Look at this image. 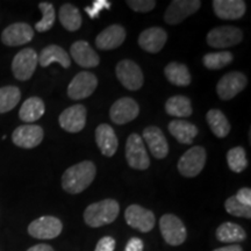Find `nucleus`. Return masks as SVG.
Listing matches in <instances>:
<instances>
[{
	"label": "nucleus",
	"instance_id": "1",
	"mask_svg": "<svg viewBox=\"0 0 251 251\" xmlns=\"http://www.w3.org/2000/svg\"><path fill=\"white\" fill-rule=\"evenodd\" d=\"M97 175L96 164L91 161H83L70 166L62 177V186L65 192L78 194L85 191L92 184Z\"/></svg>",
	"mask_w": 251,
	"mask_h": 251
},
{
	"label": "nucleus",
	"instance_id": "2",
	"mask_svg": "<svg viewBox=\"0 0 251 251\" xmlns=\"http://www.w3.org/2000/svg\"><path fill=\"white\" fill-rule=\"evenodd\" d=\"M120 205L114 199H105L91 203L84 212V221L92 228H99L109 225L117 220Z\"/></svg>",
	"mask_w": 251,
	"mask_h": 251
},
{
	"label": "nucleus",
	"instance_id": "3",
	"mask_svg": "<svg viewBox=\"0 0 251 251\" xmlns=\"http://www.w3.org/2000/svg\"><path fill=\"white\" fill-rule=\"evenodd\" d=\"M126 159L128 165L135 170H147L150 166V158L141 135H129L126 143Z\"/></svg>",
	"mask_w": 251,
	"mask_h": 251
},
{
	"label": "nucleus",
	"instance_id": "4",
	"mask_svg": "<svg viewBox=\"0 0 251 251\" xmlns=\"http://www.w3.org/2000/svg\"><path fill=\"white\" fill-rule=\"evenodd\" d=\"M206 150L200 146L188 149L178 161V171L187 178L197 177L206 164Z\"/></svg>",
	"mask_w": 251,
	"mask_h": 251
},
{
	"label": "nucleus",
	"instance_id": "5",
	"mask_svg": "<svg viewBox=\"0 0 251 251\" xmlns=\"http://www.w3.org/2000/svg\"><path fill=\"white\" fill-rule=\"evenodd\" d=\"M159 229L165 242L177 247L186 241L187 230L183 221L174 214H165L159 220Z\"/></svg>",
	"mask_w": 251,
	"mask_h": 251
},
{
	"label": "nucleus",
	"instance_id": "6",
	"mask_svg": "<svg viewBox=\"0 0 251 251\" xmlns=\"http://www.w3.org/2000/svg\"><path fill=\"white\" fill-rule=\"evenodd\" d=\"M39 64V55L34 49L26 48L19 51L12 61V72L19 80H28Z\"/></svg>",
	"mask_w": 251,
	"mask_h": 251
},
{
	"label": "nucleus",
	"instance_id": "7",
	"mask_svg": "<svg viewBox=\"0 0 251 251\" xmlns=\"http://www.w3.org/2000/svg\"><path fill=\"white\" fill-rule=\"evenodd\" d=\"M243 39V33L240 28L233 26L216 27L207 34L208 46L216 49L230 48L238 45Z\"/></svg>",
	"mask_w": 251,
	"mask_h": 251
},
{
	"label": "nucleus",
	"instance_id": "8",
	"mask_svg": "<svg viewBox=\"0 0 251 251\" xmlns=\"http://www.w3.org/2000/svg\"><path fill=\"white\" fill-rule=\"evenodd\" d=\"M63 230L61 220L55 216H41L28 226V234L39 240H52Z\"/></svg>",
	"mask_w": 251,
	"mask_h": 251
},
{
	"label": "nucleus",
	"instance_id": "9",
	"mask_svg": "<svg viewBox=\"0 0 251 251\" xmlns=\"http://www.w3.org/2000/svg\"><path fill=\"white\" fill-rule=\"evenodd\" d=\"M118 79L126 89L129 91H137L143 85L142 70L136 63L130 59H124L118 63L115 68Z\"/></svg>",
	"mask_w": 251,
	"mask_h": 251
},
{
	"label": "nucleus",
	"instance_id": "10",
	"mask_svg": "<svg viewBox=\"0 0 251 251\" xmlns=\"http://www.w3.org/2000/svg\"><path fill=\"white\" fill-rule=\"evenodd\" d=\"M98 86V79L93 74L81 71L74 77L68 86V96L72 100L89 98Z\"/></svg>",
	"mask_w": 251,
	"mask_h": 251
},
{
	"label": "nucleus",
	"instance_id": "11",
	"mask_svg": "<svg viewBox=\"0 0 251 251\" xmlns=\"http://www.w3.org/2000/svg\"><path fill=\"white\" fill-rule=\"evenodd\" d=\"M248 79L242 72L233 71L225 75L216 85V93L222 100H230L246 89Z\"/></svg>",
	"mask_w": 251,
	"mask_h": 251
},
{
	"label": "nucleus",
	"instance_id": "12",
	"mask_svg": "<svg viewBox=\"0 0 251 251\" xmlns=\"http://www.w3.org/2000/svg\"><path fill=\"white\" fill-rule=\"evenodd\" d=\"M125 219L131 228L141 233H149L155 226V214L140 205H130L126 209Z\"/></svg>",
	"mask_w": 251,
	"mask_h": 251
},
{
	"label": "nucleus",
	"instance_id": "13",
	"mask_svg": "<svg viewBox=\"0 0 251 251\" xmlns=\"http://www.w3.org/2000/svg\"><path fill=\"white\" fill-rule=\"evenodd\" d=\"M201 6L199 0H174L165 11L164 20L168 25H178L196 13Z\"/></svg>",
	"mask_w": 251,
	"mask_h": 251
},
{
	"label": "nucleus",
	"instance_id": "14",
	"mask_svg": "<svg viewBox=\"0 0 251 251\" xmlns=\"http://www.w3.org/2000/svg\"><path fill=\"white\" fill-rule=\"evenodd\" d=\"M140 113L139 103L133 98L125 97L115 101L109 109L111 120L117 125H126L135 120Z\"/></svg>",
	"mask_w": 251,
	"mask_h": 251
},
{
	"label": "nucleus",
	"instance_id": "15",
	"mask_svg": "<svg viewBox=\"0 0 251 251\" xmlns=\"http://www.w3.org/2000/svg\"><path fill=\"white\" fill-rule=\"evenodd\" d=\"M43 136L45 133L42 127L37 125H24L13 131L12 141L20 148L33 149L42 142Z\"/></svg>",
	"mask_w": 251,
	"mask_h": 251
},
{
	"label": "nucleus",
	"instance_id": "16",
	"mask_svg": "<svg viewBox=\"0 0 251 251\" xmlns=\"http://www.w3.org/2000/svg\"><path fill=\"white\" fill-rule=\"evenodd\" d=\"M87 111L84 105H74L61 113L58 122L61 127L69 133H79L86 125Z\"/></svg>",
	"mask_w": 251,
	"mask_h": 251
},
{
	"label": "nucleus",
	"instance_id": "17",
	"mask_svg": "<svg viewBox=\"0 0 251 251\" xmlns=\"http://www.w3.org/2000/svg\"><path fill=\"white\" fill-rule=\"evenodd\" d=\"M34 31L28 24L17 23L6 27L1 34V42L8 47H18L30 42Z\"/></svg>",
	"mask_w": 251,
	"mask_h": 251
},
{
	"label": "nucleus",
	"instance_id": "18",
	"mask_svg": "<svg viewBox=\"0 0 251 251\" xmlns=\"http://www.w3.org/2000/svg\"><path fill=\"white\" fill-rule=\"evenodd\" d=\"M168 34L161 27H151L143 30L139 36V45L144 51L157 54L165 46Z\"/></svg>",
	"mask_w": 251,
	"mask_h": 251
},
{
	"label": "nucleus",
	"instance_id": "19",
	"mask_svg": "<svg viewBox=\"0 0 251 251\" xmlns=\"http://www.w3.org/2000/svg\"><path fill=\"white\" fill-rule=\"evenodd\" d=\"M142 139H144L147 144H148L149 150L151 151L153 157L158 159H163L168 156V141H166L164 134H163V131L158 127L149 126V127L144 128Z\"/></svg>",
	"mask_w": 251,
	"mask_h": 251
},
{
	"label": "nucleus",
	"instance_id": "20",
	"mask_svg": "<svg viewBox=\"0 0 251 251\" xmlns=\"http://www.w3.org/2000/svg\"><path fill=\"white\" fill-rule=\"evenodd\" d=\"M70 54L74 61L81 68H96L100 63V58L97 51L86 41H77L71 46Z\"/></svg>",
	"mask_w": 251,
	"mask_h": 251
},
{
	"label": "nucleus",
	"instance_id": "21",
	"mask_svg": "<svg viewBox=\"0 0 251 251\" xmlns=\"http://www.w3.org/2000/svg\"><path fill=\"white\" fill-rule=\"evenodd\" d=\"M126 40V30L120 25L105 28L96 37V46L100 50H113L120 47Z\"/></svg>",
	"mask_w": 251,
	"mask_h": 251
},
{
	"label": "nucleus",
	"instance_id": "22",
	"mask_svg": "<svg viewBox=\"0 0 251 251\" xmlns=\"http://www.w3.org/2000/svg\"><path fill=\"white\" fill-rule=\"evenodd\" d=\"M214 13L224 20H237L246 13V2L242 0H214L213 1Z\"/></svg>",
	"mask_w": 251,
	"mask_h": 251
},
{
	"label": "nucleus",
	"instance_id": "23",
	"mask_svg": "<svg viewBox=\"0 0 251 251\" xmlns=\"http://www.w3.org/2000/svg\"><path fill=\"white\" fill-rule=\"evenodd\" d=\"M96 143L103 156L112 157L117 152L119 140L111 126L101 124L96 129Z\"/></svg>",
	"mask_w": 251,
	"mask_h": 251
},
{
	"label": "nucleus",
	"instance_id": "24",
	"mask_svg": "<svg viewBox=\"0 0 251 251\" xmlns=\"http://www.w3.org/2000/svg\"><path fill=\"white\" fill-rule=\"evenodd\" d=\"M39 63L41 67L43 68L49 67L52 63H58L64 69L70 68L71 65L70 56H69L68 52L63 48H61V47L56 45H50L46 47L41 51L39 56Z\"/></svg>",
	"mask_w": 251,
	"mask_h": 251
},
{
	"label": "nucleus",
	"instance_id": "25",
	"mask_svg": "<svg viewBox=\"0 0 251 251\" xmlns=\"http://www.w3.org/2000/svg\"><path fill=\"white\" fill-rule=\"evenodd\" d=\"M168 128L172 136L181 144H191L199 133L196 125L185 120L171 121Z\"/></svg>",
	"mask_w": 251,
	"mask_h": 251
},
{
	"label": "nucleus",
	"instance_id": "26",
	"mask_svg": "<svg viewBox=\"0 0 251 251\" xmlns=\"http://www.w3.org/2000/svg\"><path fill=\"white\" fill-rule=\"evenodd\" d=\"M45 112L46 106L43 100L39 97H31L23 103L19 111V118L28 125H31V122H35L42 118Z\"/></svg>",
	"mask_w": 251,
	"mask_h": 251
},
{
	"label": "nucleus",
	"instance_id": "27",
	"mask_svg": "<svg viewBox=\"0 0 251 251\" xmlns=\"http://www.w3.org/2000/svg\"><path fill=\"white\" fill-rule=\"evenodd\" d=\"M216 238L222 243H240L247 238L244 229L233 222H225L216 229Z\"/></svg>",
	"mask_w": 251,
	"mask_h": 251
},
{
	"label": "nucleus",
	"instance_id": "28",
	"mask_svg": "<svg viewBox=\"0 0 251 251\" xmlns=\"http://www.w3.org/2000/svg\"><path fill=\"white\" fill-rule=\"evenodd\" d=\"M165 77L172 85L176 86H187L191 84V74L188 68L185 64L177 62H171L164 69Z\"/></svg>",
	"mask_w": 251,
	"mask_h": 251
},
{
	"label": "nucleus",
	"instance_id": "29",
	"mask_svg": "<svg viewBox=\"0 0 251 251\" xmlns=\"http://www.w3.org/2000/svg\"><path fill=\"white\" fill-rule=\"evenodd\" d=\"M207 124L216 137H226L230 131V124L228 119L220 109H211L206 114Z\"/></svg>",
	"mask_w": 251,
	"mask_h": 251
},
{
	"label": "nucleus",
	"instance_id": "30",
	"mask_svg": "<svg viewBox=\"0 0 251 251\" xmlns=\"http://www.w3.org/2000/svg\"><path fill=\"white\" fill-rule=\"evenodd\" d=\"M165 111L171 117L187 118L192 114L193 109L191 100L185 96H175L168 99L165 103Z\"/></svg>",
	"mask_w": 251,
	"mask_h": 251
},
{
	"label": "nucleus",
	"instance_id": "31",
	"mask_svg": "<svg viewBox=\"0 0 251 251\" xmlns=\"http://www.w3.org/2000/svg\"><path fill=\"white\" fill-rule=\"evenodd\" d=\"M59 21L62 26L69 31H76L81 26V14L76 6L71 4H64L59 8Z\"/></svg>",
	"mask_w": 251,
	"mask_h": 251
},
{
	"label": "nucleus",
	"instance_id": "32",
	"mask_svg": "<svg viewBox=\"0 0 251 251\" xmlns=\"http://www.w3.org/2000/svg\"><path fill=\"white\" fill-rule=\"evenodd\" d=\"M21 99V92L17 86L0 87V114L12 111Z\"/></svg>",
	"mask_w": 251,
	"mask_h": 251
},
{
	"label": "nucleus",
	"instance_id": "33",
	"mask_svg": "<svg viewBox=\"0 0 251 251\" xmlns=\"http://www.w3.org/2000/svg\"><path fill=\"white\" fill-rule=\"evenodd\" d=\"M227 163L229 169L233 172L240 174L248 166L247 153L242 147L231 148L227 153Z\"/></svg>",
	"mask_w": 251,
	"mask_h": 251
},
{
	"label": "nucleus",
	"instance_id": "34",
	"mask_svg": "<svg viewBox=\"0 0 251 251\" xmlns=\"http://www.w3.org/2000/svg\"><path fill=\"white\" fill-rule=\"evenodd\" d=\"M233 61V55L229 51H219L211 52L203 56V65L209 70H219L225 68L226 65L230 64Z\"/></svg>",
	"mask_w": 251,
	"mask_h": 251
},
{
	"label": "nucleus",
	"instance_id": "35",
	"mask_svg": "<svg viewBox=\"0 0 251 251\" xmlns=\"http://www.w3.org/2000/svg\"><path fill=\"white\" fill-rule=\"evenodd\" d=\"M39 8L42 12V19L39 21V23L35 24V29L40 33H45V31H48L51 29V27L54 26L55 24V8L50 2H40Z\"/></svg>",
	"mask_w": 251,
	"mask_h": 251
},
{
	"label": "nucleus",
	"instance_id": "36",
	"mask_svg": "<svg viewBox=\"0 0 251 251\" xmlns=\"http://www.w3.org/2000/svg\"><path fill=\"white\" fill-rule=\"evenodd\" d=\"M225 208L227 213L233 216H238V218H251V207L244 206L241 202L237 201L236 198L230 197L226 200Z\"/></svg>",
	"mask_w": 251,
	"mask_h": 251
},
{
	"label": "nucleus",
	"instance_id": "37",
	"mask_svg": "<svg viewBox=\"0 0 251 251\" xmlns=\"http://www.w3.org/2000/svg\"><path fill=\"white\" fill-rule=\"evenodd\" d=\"M127 5L135 12L140 13H147L152 11L156 6V1L153 0H128Z\"/></svg>",
	"mask_w": 251,
	"mask_h": 251
},
{
	"label": "nucleus",
	"instance_id": "38",
	"mask_svg": "<svg viewBox=\"0 0 251 251\" xmlns=\"http://www.w3.org/2000/svg\"><path fill=\"white\" fill-rule=\"evenodd\" d=\"M109 8H111V2L107 1V0H96V1H93L92 5L89 6V7H85V12L91 19H94L99 17L100 12L102 9Z\"/></svg>",
	"mask_w": 251,
	"mask_h": 251
},
{
	"label": "nucleus",
	"instance_id": "39",
	"mask_svg": "<svg viewBox=\"0 0 251 251\" xmlns=\"http://www.w3.org/2000/svg\"><path fill=\"white\" fill-rule=\"evenodd\" d=\"M115 240L111 236H105L97 243L94 251H114Z\"/></svg>",
	"mask_w": 251,
	"mask_h": 251
},
{
	"label": "nucleus",
	"instance_id": "40",
	"mask_svg": "<svg viewBox=\"0 0 251 251\" xmlns=\"http://www.w3.org/2000/svg\"><path fill=\"white\" fill-rule=\"evenodd\" d=\"M235 198L238 202H241L244 206L251 207V190L249 187H243L236 193Z\"/></svg>",
	"mask_w": 251,
	"mask_h": 251
},
{
	"label": "nucleus",
	"instance_id": "41",
	"mask_svg": "<svg viewBox=\"0 0 251 251\" xmlns=\"http://www.w3.org/2000/svg\"><path fill=\"white\" fill-rule=\"evenodd\" d=\"M144 244L143 241L139 237H131L128 241L127 246L125 248V251H143Z\"/></svg>",
	"mask_w": 251,
	"mask_h": 251
},
{
	"label": "nucleus",
	"instance_id": "42",
	"mask_svg": "<svg viewBox=\"0 0 251 251\" xmlns=\"http://www.w3.org/2000/svg\"><path fill=\"white\" fill-rule=\"evenodd\" d=\"M27 251H54V249L48 244H36V246L29 248Z\"/></svg>",
	"mask_w": 251,
	"mask_h": 251
},
{
	"label": "nucleus",
	"instance_id": "43",
	"mask_svg": "<svg viewBox=\"0 0 251 251\" xmlns=\"http://www.w3.org/2000/svg\"><path fill=\"white\" fill-rule=\"evenodd\" d=\"M213 251H243L242 247L238 246V244H230V246L219 248V249H215Z\"/></svg>",
	"mask_w": 251,
	"mask_h": 251
}]
</instances>
